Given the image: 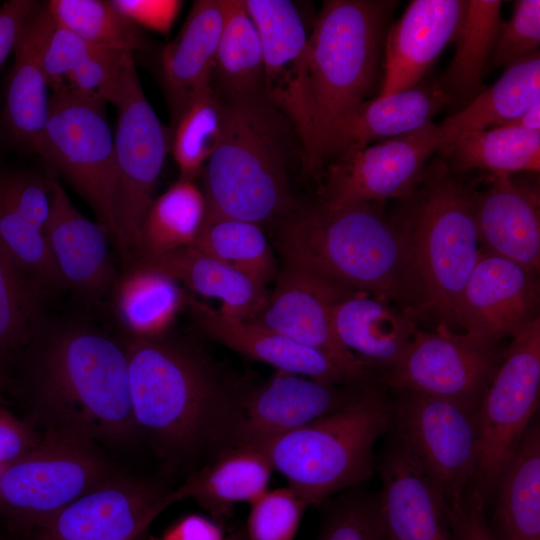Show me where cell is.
Wrapping results in <instances>:
<instances>
[{
    "mask_svg": "<svg viewBox=\"0 0 540 540\" xmlns=\"http://www.w3.org/2000/svg\"><path fill=\"white\" fill-rule=\"evenodd\" d=\"M135 262L166 273L198 295L219 299V311L234 318L253 320L270 296L265 284L195 246Z\"/></svg>",
    "mask_w": 540,
    "mask_h": 540,
    "instance_id": "obj_30",
    "label": "cell"
},
{
    "mask_svg": "<svg viewBox=\"0 0 540 540\" xmlns=\"http://www.w3.org/2000/svg\"><path fill=\"white\" fill-rule=\"evenodd\" d=\"M0 113H1V109H0ZM7 147H9V146H8L7 139L5 137V134H4V131H3V128H2V125H1V119H0V156H1L4 148H7Z\"/></svg>",
    "mask_w": 540,
    "mask_h": 540,
    "instance_id": "obj_55",
    "label": "cell"
},
{
    "mask_svg": "<svg viewBox=\"0 0 540 540\" xmlns=\"http://www.w3.org/2000/svg\"><path fill=\"white\" fill-rule=\"evenodd\" d=\"M19 358L26 396L47 431L95 444L125 445L137 437L123 343L83 325L45 338L37 329Z\"/></svg>",
    "mask_w": 540,
    "mask_h": 540,
    "instance_id": "obj_2",
    "label": "cell"
},
{
    "mask_svg": "<svg viewBox=\"0 0 540 540\" xmlns=\"http://www.w3.org/2000/svg\"><path fill=\"white\" fill-rule=\"evenodd\" d=\"M205 219L202 189L194 180L179 178L152 202L133 261L192 246Z\"/></svg>",
    "mask_w": 540,
    "mask_h": 540,
    "instance_id": "obj_36",
    "label": "cell"
},
{
    "mask_svg": "<svg viewBox=\"0 0 540 540\" xmlns=\"http://www.w3.org/2000/svg\"><path fill=\"white\" fill-rule=\"evenodd\" d=\"M303 148L292 123L260 94L225 103L221 143L203 172L205 221L234 219L273 226L293 213L292 164Z\"/></svg>",
    "mask_w": 540,
    "mask_h": 540,
    "instance_id": "obj_3",
    "label": "cell"
},
{
    "mask_svg": "<svg viewBox=\"0 0 540 540\" xmlns=\"http://www.w3.org/2000/svg\"><path fill=\"white\" fill-rule=\"evenodd\" d=\"M283 266L412 313L427 299L403 232L382 204L300 206L272 226Z\"/></svg>",
    "mask_w": 540,
    "mask_h": 540,
    "instance_id": "obj_1",
    "label": "cell"
},
{
    "mask_svg": "<svg viewBox=\"0 0 540 540\" xmlns=\"http://www.w3.org/2000/svg\"><path fill=\"white\" fill-rule=\"evenodd\" d=\"M112 5L135 25L167 35L180 11L177 0H112Z\"/></svg>",
    "mask_w": 540,
    "mask_h": 540,
    "instance_id": "obj_49",
    "label": "cell"
},
{
    "mask_svg": "<svg viewBox=\"0 0 540 540\" xmlns=\"http://www.w3.org/2000/svg\"><path fill=\"white\" fill-rule=\"evenodd\" d=\"M131 61V52L98 47L67 74L61 85L78 95L114 104Z\"/></svg>",
    "mask_w": 540,
    "mask_h": 540,
    "instance_id": "obj_44",
    "label": "cell"
},
{
    "mask_svg": "<svg viewBox=\"0 0 540 540\" xmlns=\"http://www.w3.org/2000/svg\"><path fill=\"white\" fill-rule=\"evenodd\" d=\"M187 306L207 336L245 357L328 384H363L352 381L320 351L259 323L225 315L192 296Z\"/></svg>",
    "mask_w": 540,
    "mask_h": 540,
    "instance_id": "obj_26",
    "label": "cell"
},
{
    "mask_svg": "<svg viewBox=\"0 0 540 540\" xmlns=\"http://www.w3.org/2000/svg\"><path fill=\"white\" fill-rule=\"evenodd\" d=\"M381 474L376 497L389 540H453L447 499L396 442Z\"/></svg>",
    "mask_w": 540,
    "mask_h": 540,
    "instance_id": "obj_24",
    "label": "cell"
},
{
    "mask_svg": "<svg viewBox=\"0 0 540 540\" xmlns=\"http://www.w3.org/2000/svg\"><path fill=\"white\" fill-rule=\"evenodd\" d=\"M250 505L245 540H293L307 508L289 487L268 490Z\"/></svg>",
    "mask_w": 540,
    "mask_h": 540,
    "instance_id": "obj_43",
    "label": "cell"
},
{
    "mask_svg": "<svg viewBox=\"0 0 540 540\" xmlns=\"http://www.w3.org/2000/svg\"><path fill=\"white\" fill-rule=\"evenodd\" d=\"M468 0H413L390 27L385 40L383 80L378 96L418 85L461 31Z\"/></svg>",
    "mask_w": 540,
    "mask_h": 540,
    "instance_id": "obj_21",
    "label": "cell"
},
{
    "mask_svg": "<svg viewBox=\"0 0 540 540\" xmlns=\"http://www.w3.org/2000/svg\"><path fill=\"white\" fill-rule=\"evenodd\" d=\"M225 126V103L212 86L195 95L173 126L171 146L179 178L196 180L219 147Z\"/></svg>",
    "mask_w": 540,
    "mask_h": 540,
    "instance_id": "obj_39",
    "label": "cell"
},
{
    "mask_svg": "<svg viewBox=\"0 0 540 540\" xmlns=\"http://www.w3.org/2000/svg\"><path fill=\"white\" fill-rule=\"evenodd\" d=\"M540 1L518 0L507 22H502L492 53L495 65H511L539 51Z\"/></svg>",
    "mask_w": 540,
    "mask_h": 540,
    "instance_id": "obj_46",
    "label": "cell"
},
{
    "mask_svg": "<svg viewBox=\"0 0 540 540\" xmlns=\"http://www.w3.org/2000/svg\"><path fill=\"white\" fill-rule=\"evenodd\" d=\"M263 46L265 98L295 128L304 152L310 138L306 102L308 35L296 4L288 0H245Z\"/></svg>",
    "mask_w": 540,
    "mask_h": 540,
    "instance_id": "obj_18",
    "label": "cell"
},
{
    "mask_svg": "<svg viewBox=\"0 0 540 540\" xmlns=\"http://www.w3.org/2000/svg\"><path fill=\"white\" fill-rule=\"evenodd\" d=\"M114 134L115 176L111 196V237L122 255L134 260L141 228L171 146L164 126L142 89L134 60L124 73Z\"/></svg>",
    "mask_w": 540,
    "mask_h": 540,
    "instance_id": "obj_8",
    "label": "cell"
},
{
    "mask_svg": "<svg viewBox=\"0 0 540 540\" xmlns=\"http://www.w3.org/2000/svg\"><path fill=\"white\" fill-rule=\"evenodd\" d=\"M392 215L408 245L428 312L451 329L459 327L462 293L481 254L474 189L448 162L436 158Z\"/></svg>",
    "mask_w": 540,
    "mask_h": 540,
    "instance_id": "obj_6",
    "label": "cell"
},
{
    "mask_svg": "<svg viewBox=\"0 0 540 540\" xmlns=\"http://www.w3.org/2000/svg\"><path fill=\"white\" fill-rule=\"evenodd\" d=\"M40 3L27 16L17 38L9 75L1 125L8 146L34 153L44 129L50 86L40 58Z\"/></svg>",
    "mask_w": 540,
    "mask_h": 540,
    "instance_id": "obj_29",
    "label": "cell"
},
{
    "mask_svg": "<svg viewBox=\"0 0 540 540\" xmlns=\"http://www.w3.org/2000/svg\"><path fill=\"white\" fill-rule=\"evenodd\" d=\"M496 540H540V425L534 418L494 495Z\"/></svg>",
    "mask_w": 540,
    "mask_h": 540,
    "instance_id": "obj_32",
    "label": "cell"
},
{
    "mask_svg": "<svg viewBox=\"0 0 540 540\" xmlns=\"http://www.w3.org/2000/svg\"><path fill=\"white\" fill-rule=\"evenodd\" d=\"M479 492L470 486L464 495L449 504L453 540H496L485 515Z\"/></svg>",
    "mask_w": 540,
    "mask_h": 540,
    "instance_id": "obj_48",
    "label": "cell"
},
{
    "mask_svg": "<svg viewBox=\"0 0 540 540\" xmlns=\"http://www.w3.org/2000/svg\"><path fill=\"white\" fill-rule=\"evenodd\" d=\"M451 101L440 84L416 85L363 101L330 132L321 151V171L328 162L345 154L432 123L435 115Z\"/></svg>",
    "mask_w": 540,
    "mask_h": 540,
    "instance_id": "obj_25",
    "label": "cell"
},
{
    "mask_svg": "<svg viewBox=\"0 0 540 540\" xmlns=\"http://www.w3.org/2000/svg\"><path fill=\"white\" fill-rule=\"evenodd\" d=\"M395 1L328 0L308 35L306 102L310 138L303 172L316 182L335 125L375 89L385 28Z\"/></svg>",
    "mask_w": 540,
    "mask_h": 540,
    "instance_id": "obj_5",
    "label": "cell"
},
{
    "mask_svg": "<svg viewBox=\"0 0 540 540\" xmlns=\"http://www.w3.org/2000/svg\"><path fill=\"white\" fill-rule=\"evenodd\" d=\"M37 2L9 0L0 4V68L13 52L22 26Z\"/></svg>",
    "mask_w": 540,
    "mask_h": 540,
    "instance_id": "obj_51",
    "label": "cell"
},
{
    "mask_svg": "<svg viewBox=\"0 0 540 540\" xmlns=\"http://www.w3.org/2000/svg\"><path fill=\"white\" fill-rule=\"evenodd\" d=\"M272 471L261 451L236 445L192 475L172 495L175 501L193 498L213 515H221L234 504L252 503L267 492Z\"/></svg>",
    "mask_w": 540,
    "mask_h": 540,
    "instance_id": "obj_33",
    "label": "cell"
},
{
    "mask_svg": "<svg viewBox=\"0 0 540 540\" xmlns=\"http://www.w3.org/2000/svg\"><path fill=\"white\" fill-rule=\"evenodd\" d=\"M355 293L283 266L265 308L250 321L320 351L352 381L366 383L371 367L341 343L331 320L332 305Z\"/></svg>",
    "mask_w": 540,
    "mask_h": 540,
    "instance_id": "obj_16",
    "label": "cell"
},
{
    "mask_svg": "<svg viewBox=\"0 0 540 540\" xmlns=\"http://www.w3.org/2000/svg\"><path fill=\"white\" fill-rule=\"evenodd\" d=\"M123 345L139 431L174 455L233 439L240 400L198 351L165 336L130 337Z\"/></svg>",
    "mask_w": 540,
    "mask_h": 540,
    "instance_id": "obj_4",
    "label": "cell"
},
{
    "mask_svg": "<svg viewBox=\"0 0 540 540\" xmlns=\"http://www.w3.org/2000/svg\"><path fill=\"white\" fill-rule=\"evenodd\" d=\"M474 214L481 251L538 273L540 266L539 190L492 174L489 188L474 190Z\"/></svg>",
    "mask_w": 540,
    "mask_h": 540,
    "instance_id": "obj_23",
    "label": "cell"
},
{
    "mask_svg": "<svg viewBox=\"0 0 540 540\" xmlns=\"http://www.w3.org/2000/svg\"><path fill=\"white\" fill-rule=\"evenodd\" d=\"M114 303L124 328L135 338L165 336L187 297L180 283L150 266L135 262L115 283Z\"/></svg>",
    "mask_w": 540,
    "mask_h": 540,
    "instance_id": "obj_35",
    "label": "cell"
},
{
    "mask_svg": "<svg viewBox=\"0 0 540 540\" xmlns=\"http://www.w3.org/2000/svg\"><path fill=\"white\" fill-rule=\"evenodd\" d=\"M417 317L366 293L347 296L331 307V320L341 343L382 373L408 349Z\"/></svg>",
    "mask_w": 540,
    "mask_h": 540,
    "instance_id": "obj_28",
    "label": "cell"
},
{
    "mask_svg": "<svg viewBox=\"0 0 540 540\" xmlns=\"http://www.w3.org/2000/svg\"><path fill=\"white\" fill-rule=\"evenodd\" d=\"M391 427V402L367 383L347 406L270 439L261 451L307 506L318 505L372 473L374 446Z\"/></svg>",
    "mask_w": 540,
    "mask_h": 540,
    "instance_id": "obj_7",
    "label": "cell"
},
{
    "mask_svg": "<svg viewBox=\"0 0 540 540\" xmlns=\"http://www.w3.org/2000/svg\"><path fill=\"white\" fill-rule=\"evenodd\" d=\"M201 251L267 285L280 269L262 227L246 221H205L195 243Z\"/></svg>",
    "mask_w": 540,
    "mask_h": 540,
    "instance_id": "obj_40",
    "label": "cell"
},
{
    "mask_svg": "<svg viewBox=\"0 0 540 540\" xmlns=\"http://www.w3.org/2000/svg\"><path fill=\"white\" fill-rule=\"evenodd\" d=\"M498 347L480 344L444 322L433 332L417 329L402 358L381 382L399 391L452 400L478 409L501 360Z\"/></svg>",
    "mask_w": 540,
    "mask_h": 540,
    "instance_id": "obj_14",
    "label": "cell"
},
{
    "mask_svg": "<svg viewBox=\"0 0 540 540\" xmlns=\"http://www.w3.org/2000/svg\"><path fill=\"white\" fill-rule=\"evenodd\" d=\"M50 177L0 167V244L41 294L64 288L45 237Z\"/></svg>",
    "mask_w": 540,
    "mask_h": 540,
    "instance_id": "obj_20",
    "label": "cell"
},
{
    "mask_svg": "<svg viewBox=\"0 0 540 540\" xmlns=\"http://www.w3.org/2000/svg\"><path fill=\"white\" fill-rule=\"evenodd\" d=\"M499 127L540 131V101L533 104L518 117L505 122Z\"/></svg>",
    "mask_w": 540,
    "mask_h": 540,
    "instance_id": "obj_53",
    "label": "cell"
},
{
    "mask_svg": "<svg viewBox=\"0 0 540 540\" xmlns=\"http://www.w3.org/2000/svg\"><path fill=\"white\" fill-rule=\"evenodd\" d=\"M320 540H388L377 497H354L330 514Z\"/></svg>",
    "mask_w": 540,
    "mask_h": 540,
    "instance_id": "obj_47",
    "label": "cell"
},
{
    "mask_svg": "<svg viewBox=\"0 0 540 540\" xmlns=\"http://www.w3.org/2000/svg\"><path fill=\"white\" fill-rule=\"evenodd\" d=\"M438 125L371 144L328 162L317 181V202L328 209L402 200L439 152Z\"/></svg>",
    "mask_w": 540,
    "mask_h": 540,
    "instance_id": "obj_13",
    "label": "cell"
},
{
    "mask_svg": "<svg viewBox=\"0 0 540 540\" xmlns=\"http://www.w3.org/2000/svg\"><path fill=\"white\" fill-rule=\"evenodd\" d=\"M221 529L201 515H188L170 526L162 540H225Z\"/></svg>",
    "mask_w": 540,
    "mask_h": 540,
    "instance_id": "obj_52",
    "label": "cell"
},
{
    "mask_svg": "<svg viewBox=\"0 0 540 540\" xmlns=\"http://www.w3.org/2000/svg\"><path fill=\"white\" fill-rule=\"evenodd\" d=\"M538 308L537 273L481 251L462 293L459 327L474 341L495 346L539 317Z\"/></svg>",
    "mask_w": 540,
    "mask_h": 540,
    "instance_id": "obj_17",
    "label": "cell"
},
{
    "mask_svg": "<svg viewBox=\"0 0 540 540\" xmlns=\"http://www.w3.org/2000/svg\"><path fill=\"white\" fill-rule=\"evenodd\" d=\"M389 540V539H388Z\"/></svg>",
    "mask_w": 540,
    "mask_h": 540,
    "instance_id": "obj_58",
    "label": "cell"
},
{
    "mask_svg": "<svg viewBox=\"0 0 540 540\" xmlns=\"http://www.w3.org/2000/svg\"><path fill=\"white\" fill-rule=\"evenodd\" d=\"M367 383L328 384L277 370L240 399L234 444L252 445L329 415L355 401Z\"/></svg>",
    "mask_w": 540,
    "mask_h": 540,
    "instance_id": "obj_19",
    "label": "cell"
},
{
    "mask_svg": "<svg viewBox=\"0 0 540 540\" xmlns=\"http://www.w3.org/2000/svg\"><path fill=\"white\" fill-rule=\"evenodd\" d=\"M225 0H198L162 53V78L172 127L190 100L211 86Z\"/></svg>",
    "mask_w": 540,
    "mask_h": 540,
    "instance_id": "obj_27",
    "label": "cell"
},
{
    "mask_svg": "<svg viewBox=\"0 0 540 540\" xmlns=\"http://www.w3.org/2000/svg\"><path fill=\"white\" fill-rule=\"evenodd\" d=\"M396 443L421 467L448 503L471 486L479 456L477 409L399 391L391 403Z\"/></svg>",
    "mask_w": 540,
    "mask_h": 540,
    "instance_id": "obj_12",
    "label": "cell"
},
{
    "mask_svg": "<svg viewBox=\"0 0 540 540\" xmlns=\"http://www.w3.org/2000/svg\"><path fill=\"white\" fill-rule=\"evenodd\" d=\"M46 5L60 25L93 46L131 53L148 46L141 29L110 1L50 0Z\"/></svg>",
    "mask_w": 540,
    "mask_h": 540,
    "instance_id": "obj_41",
    "label": "cell"
},
{
    "mask_svg": "<svg viewBox=\"0 0 540 540\" xmlns=\"http://www.w3.org/2000/svg\"><path fill=\"white\" fill-rule=\"evenodd\" d=\"M34 153L86 201L111 236L114 136L105 103L64 85L51 89L48 117Z\"/></svg>",
    "mask_w": 540,
    "mask_h": 540,
    "instance_id": "obj_11",
    "label": "cell"
},
{
    "mask_svg": "<svg viewBox=\"0 0 540 540\" xmlns=\"http://www.w3.org/2000/svg\"><path fill=\"white\" fill-rule=\"evenodd\" d=\"M108 236L99 223L91 221L75 207L60 182L51 176L45 237L65 287L97 298L115 285Z\"/></svg>",
    "mask_w": 540,
    "mask_h": 540,
    "instance_id": "obj_22",
    "label": "cell"
},
{
    "mask_svg": "<svg viewBox=\"0 0 540 540\" xmlns=\"http://www.w3.org/2000/svg\"><path fill=\"white\" fill-rule=\"evenodd\" d=\"M150 540H157V539L151 538Z\"/></svg>",
    "mask_w": 540,
    "mask_h": 540,
    "instance_id": "obj_57",
    "label": "cell"
},
{
    "mask_svg": "<svg viewBox=\"0 0 540 540\" xmlns=\"http://www.w3.org/2000/svg\"><path fill=\"white\" fill-rule=\"evenodd\" d=\"M38 292L0 244V362L16 360L39 327Z\"/></svg>",
    "mask_w": 540,
    "mask_h": 540,
    "instance_id": "obj_42",
    "label": "cell"
},
{
    "mask_svg": "<svg viewBox=\"0 0 540 540\" xmlns=\"http://www.w3.org/2000/svg\"><path fill=\"white\" fill-rule=\"evenodd\" d=\"M118 474L97 444L56 431L0 466V514L38 526Z\"/></svg>",
    "mask_w": 540,
    "mask_h": 540,
    "instance_id": "obj_10",
    "label": "cell"
},
{
    "mask_svg": "<svg viewBox=\"0 0 540 540\" xmlns=\"http://www.w3.org/2000/svg\"><path fill=\"white\" fill-rule=\"evenodd\" d=\"M225 540H245V532L244 529H241L239 531H236L235 533L226 536Z\"/></svg>",
    "mask_w": 540,
    "mask_h": 540,
    "instance_id": "obj_56",
    "label": "cell"
},
{
    "mask_svg": "<svg viewBox=\"0 0 540 540\" xmlns=\"http://www.w3.org/2000/svg\"><path fill=\"white\" fill-rule=\"evenodd\" d=\"M38 439L28 423L0 405V466L27 452Z\"/></svg>",
    "mask_w": 540,
    "mask_h": 540,
    "instance_id": "obj_50",
    "label": "cell"
},
{
    "mask_svg": "<svg viewBox=\"0 0 540 540\" xmlns=\"http://www.w3.org/2000/svg\"><path fill=\"white\" fill-rule=\"evenodd\" d=\"M264 53L245 0H225L211 86L224 103L263 94Z\"/></svg>",
    "mask_w": 540,
    "mask_h": 540,
    "instance_id": "obj_34",
    "label": "cell"
},
{
    "mask_svg": "<svg viewBox=\"0 0 540 540\" xmlns=\"http://www.w3.org/2000/svg\"><path fill=\"white\" fill-rule=\"evenodd\" d=\"M8 385H9V379L4 369V365L0 362V391L5 390Z\"/></svg>",
    "mask_w": 540,
    "mask_h": 540,
    "instance_id": "obj_54",
    "label": "cell"
},
{
    "mask_svg": "<svg viewBox=\"0 0 540 540\" xmlns=\"http://www.w3.org/2000/svg\"><path fill=\"white\" fill-rule=\"evenodd\" d=\"M175 502L172 492L118 473L36 526L33 540H138Z\"/></svg>",
    "mask_w": 540,
    "mask_h": 540,
    "instance_id": "obj_15",
    "label": "cell"
},
{
    "mask_svg": "<svg viewBox=\"0 0 540 540\" xmlns=\"http://www.w3.org/2000/svg\"><path fill=\"white\" fill-rule=\"evenodd\" d=\"M501 6L500 0H468L454 57L440 82L452 100H472L481 92L483 73L502 23Z\"/></svg>",
    "mask_w": 540,
    "mask_h": 540,
    "instance_id": "obj_37",
    "label": "cell"
},
{
    "mask_svg": "<svg viewBox=\"0 0 540 540\" xmlns=\"http://www.w3.org/2000/svg\"><path fill=\"white\" fill-rule=\"evenodd\" d=\"M40 58L50 90L60 86L68 73L98 47L60 25L40 3Z\"/></svg>",
    "mask_w": 540,
    "mask_h": 540,
    "instance_id": "obj_45",
    "label": "cell"
},
{
    "mask_svg": "<svg viewBox=\"0 0 540 540\" xmlns=\"http://www.w3.org/2000/svg\"><path fill=\"white\" fill-rule=\"evenodd\" d=\"M540 101V53L509 65L504 74L463 109L441 122L439 153L460 139L499 127Z\"/></svg>",
    "mask_w": 540,
    "mask_h": 540,
    "instance_id": "obj_31",
    "label": "cell"
},
{
    "mask_svg": "<svg viewBox=\"0 0 540 540\" xmlns=\"http://www.w3.org/2000/svg\"><path fill=\"white\" fill-rule=\"evenodd\" d=\"M540 318L512 338L477 409L479 456L471 486L485 507L539 408Z\"/></svg>",
    "mask_w": 540,
    "mask_h": 540,
    "instance_id": "obj_9",
    "label": "cell"
},
{
    "mask_svg": "<svg viewBox=\"0 0 540 540\" xmlns=\"http://www.w3.org/2000/svg\"><path fill=\"white\" fill-rule=\"evenodd\" d=\"M453 171L484 169L492 174L540 171V131L494 127L470 134L443 155Z\"/></svg>",
    "mask_w": 540,
    "mask_h": 540,
    "instance_id": "obj_38",
    "label": "cell"
}]
</instances>
